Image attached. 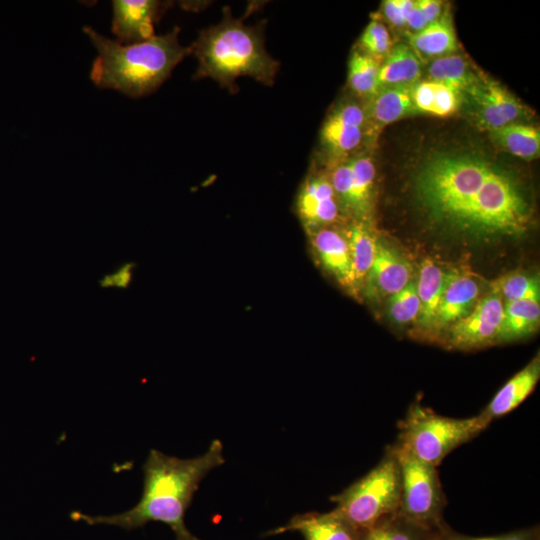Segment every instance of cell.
Here are the masks:
<instances>
[{
  "mask_svg": "<svg viewBox=\"0 0 540 540\" xmlns=\"http://www.w3.org/2000/svg\"><path fill=\"white\" fill-rule=\"evenodd\" d=\"M480 283L470 274L451 271L446 274L445 286L438 308L434 335L465 317L479 300Z\"/></svg>",
  "mask_w": 540,
  "mask_h": 540,
  "instance_id": "obj_16",
  "label": "cell"
},
{
  "mask_svg": "<svg viewBox=\"0 0 540 540\" xmlns=\"http://www.w3.org/2000/svg\"><path fill=\"white\" fill-rule=\"evenodd\" d=\"M314 253L322 267L352 295H357L354 285L352 261L344 230L338 225L308 234Z\"/></svg>",
  "mask_w": 540,
  "mask_h": 540,
  "instance_id": "obj_15",
  "label": "cell"
},
{
  "mask_svg": "<svg viewBox=\"0 0 540 540\" xmlns=\"http://www.w3.org/2000/svg\"><path fill=\"white\" fill-rule=\"evenodd\" d=\"M446 525H447V524H446ZM446 525H445V526H446ZM443 529H444V528H443ZM443 529L439 532V534H438V536L435 538V540H443V538H442V531H443Z\"/></svg>",
  "mask_w": 540,
  "mask_h": 540,
  "instance_id": "obj_38",
  "label": "cell"
},
{
  "mask_svg": "<svg viewBox=\"0 0 540 540\" xmlns=\"http://www.w3.org/2000/svg\"><path fill=\"white\" fill-rule=\"evenodd\" d=\"M540 323L539 300H517L504 304L503 319L498 342L525 338L538 330Z\"/></svg>",
  "mask_w": 540,
  "mask_h": 540,
  "instance_id": "obj_24",
  "label": "cell"
},
{
  "mask_svg": "<svg viewBox=\"0 0 540 540\" xmlns=\"http://www.w3.org/2000/svg\"><path fill=\"white\" fill-rule=\"evenodd\" d=\"M380 63L360 49H354L348 61L347 84L352 94L370 99L379 90Z\"/></svg>",
  "mask_w": 540,
  "mask_h": 540,
  "instance_id": "obj_28",
  "label": "cell"
},
{
  "mask_svg": "<svg viewBox=\"0 0 540 540\" xmlns=\"http://www.w3.org/2000/svg\"><path fill=\"white\" fill-rule=\"evenodd\" d=\"M503 312V300L492 290L479 299L465 317L445 330L443 343L458 350L479 349L497 343Z\"/></svg>",
  "mask_w": 540,
  "mask_h": 540,
  "instance_id": "obj_10",
  "label": "cell"
},
{
  "mask_svg": "<svg viewBox=\"0 0 540 540\" xmlns=\"http://www.w3.org/2000/svg\"><path fill=\"white\" fill-rule=\"evenodd\" d=\"M412 0H386L383 2V13L386 19L394 26L406 25V19L413 6Z\"/></svg>",
  "mask_w": 540,
  "mask_h": 540,
  "instance_id": "obj_35",
  "label": "cell"
},
{
  "mask_svg": "<svg viewBox=\"0 0 540 540\" xmlns=\"http://www.w3.org/2000/svg\"><path fill=\"white\" fill-rule=\"evenodd\" d=\"M398 426L396 442L434 467L441 464L453 450L487 428L477 415L468 418L447 417L416 401L410 405Z\"/></svg>",
  "mask_w": 540,
  "mask_h": 540,
  "instance_id": "obj_6",
  "label": "cell"
},
{
  "mask_svg": "<svg viewBox=\"0 0 540 540\" xmlns=\"http://www.w3.org/2000/svg\"><path fill=\"white\" fill-rule=\"evenodd\" d=\"M412 96L418 113L446 117L458 109L461 94L446 84L424 80L414 84Z\"/></svg>",
  "mask_w": 540,
  "mask_h": 540,
  "instance_id": "obj_25",
  "label": "cell"
},
{
  "mask_svg": "<svg viewBox=\"0 0 540 540\" xmlns=\"http://www.w3.org/2000/svg\"><path fill=\"white\" fill-rule=\"evenodd\" d=\"M409 43L415 52L427 57L438 58L453 54L457 49V41L448 11L422 30L410 33Z\"/></svg>",
  "mask_w": 540,
  "mask_h": 540,
  "instance_id": "obj_23",
  "label": "cell"
},
{
  "mask_svg": "<svg viewBox=\"0 0 540 540\" xmlns=\"http://www.w3.org/2000/svg\"><path fill=\"white\" fill-rule=\"evenodd\" d=\"M392 447L401 475L399 513L424 527L441 529L446 525L443 520L446 498L436 467L418 459L397 442Z\"/></svg>",
  "mask_w": 540,
  "mask_h": 540,
  "instance_id": "obj_7",
  "label": "cell"
},
{
  "mask_svg": "<svg viewBox=\"0 0 540 540\" xmlns=\"http://www.w3.org/2000/svg\"><path fill=\"white\" fill-rule=\"evenodd\" d=\"M391 47L392 41L387 28L374 19L361 34L358 49L377 60L385 57Z\"/></svg>",
  "mask_w": 540,
  "mask_h": 540,
  "instance_id": "obj_32",
  "label": "cell"
},
{
  "mask_svg": "<svg viewBox=\"0 0 540 540\" xmlns=\"http://www.w3.org/2000/svg\"><path fill=\"white\" fill-rule=\"evenodd\" d=\"M406 25L412 30L411 33H416L428 25L421 11L419 10L416 1H414L411 10L408 13Z\"/></svg>",
  "mask_w": 540,
  "mask_h": 540,
  "instance_id": "obj_37",
  "label": "cell"
},
{
  "mask_svg": "<svg viewBox=\"0 0 540 540\" xmlns=\"http://www.w3.org/2000/svg\"><path fill=\"white\" fill-rule=\"evenodd\" d=\"M464 93L471 102L477 123L488 131L519 122L528 114L518 98L489 78L478 76Z\"/></svg>",
  "mask_w": 540,
  "mask_h": 540,
  "instance_id": "obj_12",
  "label": "cell"
},
{
  "mask_svg": "<svg viewBox=\"0 0 540 540\" xmlns=\"http://www.w3.org/2000/svg\"><path fill=\"white\" fill-rule=\"evenodd\" d=\"M343 230L349 246L355 291L358 295L362 292L366 276L373 264L378 240L369 222L351 220Z\"/></svg>",
  "mask_w": 540,
  "mask_h": 540,
  "instance_id": "obj_21",
  "label": "cell"
},
{
  "mask_svg": "<svg viewBox=\"0 0 540 540\" xmlns=\"http://www.w3.org/2000/svg\"><path fill=\"white\" fill-rule=\"evenodd\" d=\"M413 85L384 87L368 99L365 106L368 120L376 124H389L418 113L413 102Z\"/></svg>",
  "mask_w": 540,
  "mask_h": 540,
  "instance_id": "obj_20",
  "label": "cell"
},
{
  "mask_svg": "<svg viewBox=\"0 0 540 540\" xmlns=\"http://www.w3.org/2000/svg\"><path fill=\"white\" fill-rule=\"evenodd\" d=\"M477 78L465 58L457 54L438 57L428 67V80L446 84L460 94L469 89Z\"/></svg>",
  "mask_w": 540,
  "mask_h": 540,
  "instance_id": "obj_29",
  "label": "cell"
},
{
  "mask_svg": "<svg viewBox=\"0 0 540 540\" xmlns=\"http://www.w3.org/2000/svg\"><path fill=\"white\" fill-rule=\"evenodd\" d=\"M489 132L496 143L514 156L524 160L539 156L540 131L534 125L516 122Z\"/></svg>",
  "mask_w": 540,
  "mask_h": 540,
  "instance_id": "obj_26",
  "label": "cell"
},
{
  "mask_svg": "<svg viewBox=\"0 0 540 540\" xmlns=\"http://www.w3.org/2000/svg\"><path fill=\"white\" fill-rule=\"evenodd\" d=\"M264 24L246 25L225 7L221 21L201 30L190 45L198 61L193 78H211L232 93L239 77L272 86L280 63L265 48Z\"/></svg>",
  "mask_w": 540,
  "mask_h": 540,
  "instance_id": "obj_4",
  "label": "cell"
},
{
  "mask_svg": "<svg viewBox=\"0 0 540 540\" xmlns=\"http://www.w3.org/2000/svg\"><path fill=\"white\" fill-rule=\"evenodd\" d=\"M412 268L394 247L377 241L376 255L366 276L362 292L371 298L392 296L409 282Z\"/></svg>",
  "mask_w": 540,
  "mask_h": 540,
  "instance_id": "obj_14",
  "label": "cell"
},
{
  "mask_svg": "<svg viewBox=\"0 0 540 540\" xmlns=\"http://www.w3.org/2000/svg\"><path fill=\"white\" fill-rule=\"evenodd\" d=\"M83 31L98 51L91 80L100 88L115 89L133 98L157 90L174 67L191 54L190 46L180 44L177 26L166 34L134 44L106 38L88 26Z\"/></svg>",
  "mask_w": 540,
  "mask_h": 540,
  "instance_id": "obj_3",
  "label": "cell"
},
{
  "mask_svg": "<svg viewBox=\"0 0 540 540\" xmlns=\"http://www.w3.org/2000/svg\"><path fill=\"white\" fill-rule=\"evenodd\" d=\"M289 531L299 532L305 540H361L364 532L352 525L336 509L326 513L309 512L295 515L269 535Z\"/></svg>",
  "mask_w": 540,
  "mask_h": 540,
  "instance_id": "obj_17",
  "label": "cell"
},
{
  "mask_svg": "<svg viewBox=\"0 0 540 540\" xmlns=\"http://www.w3.org/2000/svg\"><path fill=\"white\" fill-rule=\"evenodd\" d=\"M342 214L354 221L371 222L374 210L376 168L371 155L358 151L324 166Z\"/></svg>",
  "mask_w": 540,
  "mask_h": 540,
  "instance_id": "obj_8",
  "label": "cell"
},
{
  "mask_svg": "<svg viewBox=\"0 0 540 540\" xmlns=\"http://www.w3.org/2000/svg\"><path fill=\"white\" fill-rule=\"evenodd\" d=\"M419 312L420 301L413 281L389 297L388 313L395 323L403 325L415 321Z\"/></svg>",
  "mask_w": 540,
  "mask_h": 540,
  "instance_id": "obj_31",
  "label": "cell"
},
{
  "mask_svg": "<svg viewBox=\"0 0 540 540\" xmlns=\"http://www.w3.org/2000/svg\"><path fill=\"white\" fill-rule=\"evenodd\" d=\"M540 378L539 353L495 394L477 415L486 427L517 408L534 390Z\"/></svg>",
  "mask_w": 540,
  "mask_h": 540,
  "instance_id": "obj_18",
  "label": "cell"
},
{
  "mask_svg": "<svg viewBox=\"0 0 540 540\" xmlns=\"http://www.w3.org/2000/svg\"><path fill=\"white\" fill-rule=\"evenodd\" d=\"M367 124L365 105L349 97L339 100L320 129L318 164L328 166L360 151Z\"/></svg>",
  "mask_w": 540,
  "mask_h": 540,
  "instance_id": "obj_9",
  "label": "cell"
},
{
  "mask_svg": "<svg viewBox=\"0 0 540 540\" xmlns=\"http://www.w3.org/2000/svg\"><path fill=\"white\" fill-rule=\"evenodd\" d=\"M224 462L223 444L218 439L211 442L203 455L191 459L152 449L142 467L143 492L134 507L108 516L73 511L70 517L89 525L105 524L127 531L143 528L149 522H161L170 527L175 540H200L187 529L185 513L200 482Z\"/></svg>",
  "mask_w": 540,
  "mask_h": 540,
  "instance_id": "obj_2",
  "label": "cell"
},
{
  "mask_svg": "<svg viewBox=\"0 0 540 540\" xmlns=\"http://www.w3.org/2000/svg\"><path fill=\"white\" fill-rule=\"evenodd\" d=\"M539 285L538 275L514 272L496 280L492 285V290L497 292L505 303L528 299L539 300Z\"/></svg>",
  "mask_w": 540,
  "mask_h": 540,
  "instance_id": "obj_30",
  "label": "cell"
},
{
  "mask_svg": "<svg viewBox=\"0 0 540 540\" xmlns=\"http://www.w3.org/2000/svg\"><path fill=\"white\" fill-rule=\"evenodd\" d=\"M443 540H540L539 526L517 529L493 536H470L458 533L446 525L442 531Z\"/></svg>",
  "mask_w": 540,
  "mask_h": 540,
  "instance_id": "obj_33",
  "label": "cell"
},
{
  "mask_svg": "<svg viewBox=\"0 0 540 540\" xmlns=\"http://www.w3.org/2000/svg\"><path fill=\"white\" fill-rule=\"evenodd\" d=\"M335 509L362 532L399 512L401 475L397 456L388 446L378 464L339 494Z\"/></svg>",
  "mask_w": 540,
  "mask_h": 540,
  "instance_id": "obj_5",
  "label": "cell"
},
{
  "mask_svg": "<svg viewBox=\"0 0 540 540\" xmlns=\"http://www.w3.org/2000/svg\"><path fill=\"white\" fill-rule=\"evenodd\" d=\"M421 76V63L410 45L398 43L391 47L379 66V89L390 86L413 85Z\"/></svg>",
  "mask_w": 540,
  "mask_h": 540,
  "instance_id": "obj_22",
  "label": "cell"
},
{
  "mask_svg": "<svg viewBox=\"0 0 540 540\" xmlns=\"http://www.w3.org/2000/svg\"><path fill=\"white\" fill-rule=\"evenodd\" d=\"M295 212L308 234L338 225L345 218L324 166H311L299 187Z\"/></svg>",
  "mask_w": 540,
  "mask_h": 540,
  "instance_id": "obj_11",
  "label": "cell"
},
{
  "mask_svg": "<svg viewBox=\"0 0 540 540\" xmlns=\"http://www.w3.org/2000/svg\"><path fill=\"white\" fill-rule=\"evenodd\" d=\"M444 527L430 529L407 519L398 512L365 531L361 540H435Z\"/></svg>",
  "mask_w": 540,
  "mask_h": 540,
  "instance_id": "obj_27",
  "label": "cell"
},
{
  "mask_svg": "<svg viewBox=\"0 0 540 540\" xmlns=\"http://www.w3.org/2000/svg\"><path fill=\"white\" fill-rule=\"evenodd\" d=\"M418 204L435 225L477 240L520 236L531 221L514 176L472 152H439L414 176Z\"/></svg>",
  "mask_w": 540,
  "mask_h": 540,
  "instance_id": "obj_1",
  "label": "cell"
},
{
  "mask_svg": "<svg viewBox=\"0 0 540 540\" xmlns=\"http://www.w3.org/2000/svg\"><path fill=\"white\" fill-rule=\"evenodd\" d=\"M171 2L155 0L113 1L112 32L122 44H134L154 36V24Z\"/></svg>",
  "mask_w": 540,
  "mask_h": 540,
  "instance_id": "obj_13",
  "label": "cell"
},
{
  "mask_svg": "<svg viewBox=\"0 0 540 540\" xmlns=\"http://www.w3.org/2000/svg\"><path fill=\"white\" fill-rule=\"evenodd\" d=\"M416 4L427 24L436 21L442 15V2L438 0H417Z\"/></svg>",
  "mask_w": 540,
  "mask_h": 540,
  "instance_id": "obj_36",
  "label": "cell"
},
{
  "mask_svg": "<svg viewBox=\"0 0 540 540\" xmlns=\"http://www.w3.org/2000/svg\"><path fill=\"white\" fill-rule=\"evenodd\" d=\"M135 267L134 262L123 263L114 272L104 275L99 280V286L101 288L127 289L133 281Z\"/></svg>",
  "mask_w": 540,
  "mask_h": 540,
  "instance_id": "obj_34",
  "label": "cell"
},
{
  "mask_svg": "<svg viewBox=\"0 0 540 540\" xmlns=\"http://www.w3.org/2000/svg\"><path fill=\"white\" fill-rule=\"evenodd\" d=\"M446 274L430 258L422 261L416 286L420 301L417 318L423 334L434 336V325L445 286Z\"/></svg>",
  "mask_w": 540,
  "mask_h": 540,
  "instance_id": "obj_19",
  "label": "cell"
}]
</instances>
